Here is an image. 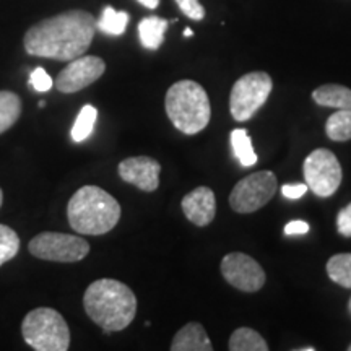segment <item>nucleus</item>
<instances>
[{"label":"nucleus","mask_w":351,"mask_h":351,"mask_svg":"<svg viewBox=\"0 0 351 351\" xmlns=\"http://www.w3.org/2000/svg\"><path fill=\"white\" fill-rule=\"evenodd\" d=\"M2 202H3V192L2 189H0V207H2Z\"/></svg>","instance_id":"32"},{"label":"nucleus","mask_w":351,"mask_h":351,"mask_svg":"<svg viewBox=\"0 0 351 351\" xmlns=\"http://www.w3.org/2000/svg\"><path fill=\"white\" fill-rule=\"evenodd\" d=\"M181 207L189 221L199 228H205L213 221L217 215V199L212 189L200 186L184 195Z\"/></svg>","instance_id":"13"},{"label":"nucleus","mask_w":351,"mask_h":351,"mask_svg":"<svg viewBox=\"0 0 351 351\" xmlns=\"http://www.w3.org/2000/svg\"><path fill=\"white\" fill-rule=\"evenodd\" d=\"M231 147L243 166H254L257 163V155L254 152L252 140L245 129H236L231 132Z\"/></svg>","instance_id":"22"},{"label":"nucleus","mask_w":351,"mask_h":351,"mask_svg":"<svg viewBox=\"0 0 351 351\" xmlns=\"http://www.w3.org/2000/svg\"><path fill=\"white\" fill-rule=\"evenodd\" d=\"M276 192V176L271 171H258L236 184L230 194V205L236 213H254L265 207Z\"/></svg>","instance_id":"9"},{"label":"nucleus","mask_w":351,"mask_h":351,"mask_svg":"<svg viewBox=\"0 0 351 351\" xmlns=\"http://www.w3.org/2000/svg\"><path fill=\"white\" fill-rule=\"evenodd\" d=\"M309 231V225L302 219H295V221H289L285 226V234L287 236H298V234H306Z\"/></svg>","instance_id":"29"},{"label":"nucleus","mask_w":351,"mask_h":351,"mask_svg":"<svg viewBox=\"0 0 351 351\" xmlns=\"http://www.w3.org/2000/svg\"><path fill=\"white\" fill-rule=\"evenodd\" d=\"M165 108L173 125L186 135L199 134L212 117L207 91L194 80L176 82L166 93Z\"/></svg>","instance_id":"4"},{"label":"nucleus","mask_w":351,"mask_h":351,"mask_svg":"<svg viewBox=\"0 0 351 351\" xmlns=\"http://www.w3.org/2000/svg\"><path fill=\"white\" fill-rule=\"evenodd\" d=\"M85 313L104 332L124 330L137 314V298L125 283L112 278L96 280L83 296Z\"/></svg>","instance_id":"2"},{"label":"nucleus","mask_w":351,"mask_h":351,"mask_svg":"<svg viewBox=\"0 0 351 351\" xmlns=\"http://www.w3.org/2000/svg\"><path fill=\"white\" fill-rule=\"evenodd\" d=\"M313 99L319 106L350 109L351 111V90L343 85L328 83V85L319 86L317 90L313 91Z\"/></svg>","instance_id":"15"},{"label":"nucleus","mask_w":351,"mask_h":351,"mask_svg":"<svg viewBox=\"0 0 351 351\" xmlns=\"http://www.w3.org/2000/svg\"><path fill=\"white\" fill-rule=\"evenodd\" d=\"M161 165L150 156L125 158L119 163L122 181L138 187L143 192H153L160 186Z\"/></svg>","instance_id":"12"},{"label":"nucleus","mask_w":351,"mask_h":351,"mask_svg":"<svg viewBox=\"0 0 351 351\" xmlns=\"http://www.w3.org/2000/svg\"><path fill=\"white\" fill-rule=\"evenodd\" d=\"M20 251V238L10 226L0 225V267L12 261Z\"/></svg>","instance_id":"24"},{"label":"nucleus","mask_w":351,"mask_h":351,"mask_svg":"<svg viewBox=\"0 0 351 351\" xmlns=\"http://www.w3.org/2000/svg\"><path fill=\"white\" fill-rule=\"evenodd\" d=\"M127 25H129V13L117 12L109 5L104 8L101 19L96 21V28L99 32L111 34V36H121V34H124Z\"/></svg>","instance_id":"21"},{"label":"nucleus","mask_w":351,"mask_h":351,"mask_svg":"<svg viewBox=\"0 0 351 351\" xmlns=\"http://www.w3.org/2000/svg\"><path fill=\"white\" fill-rule=\"evenodd\" d=\"M307 184H285L282 187V194L283 197H287V199H291V200H296V199H301L302 195L307 192Z\"/></svg>","instance_id":"28"},{"label":"nucleus","mask_w":351,"mask_h":351,"mask_svg":"<svg viewBox=\"0 0 351 351\" xmlns=\"http://www.w3.org/2000/svg\"><path fill=\"white\" fill-rule=\"evenodd\" d=\"M96 119H98V109L91 106V104L83 106L82 111L78 112L75 124L72 127V132H70L73 142H83V140L90 137L93 134Z\"/></svg>","instance_id":"23"},{"label":"nucleus","mask_w":351,"mask_h":351,"mask_svg":"<svg viewBox=\"0 0 351 351\" xmlns=\"http://www.w3.org/2000/svg\"><path fill=\"white\" fill-rule=\"evenodd\" d=\"M28 249L34 257L43 261L73 263L83 261L88 256L90 244L80 236L46 231L34 236L29 241Z\"/></svg>","instance_id":"8"},{"label":"nucleus","mask_w":351,"mask_h":351,"mask_svg":"<svg viewBox=\"0 0 351 351\" xmlns=\"http://www.w3.org/2000/svg\"><path fill=\"white\" fill-rule=\"evenodd\" d=\"M348 309H350V314H351V298H350V302H348Z\"/></svg>","instance_id":"33"},{"label":"nucleus","mask_w":351,"mask_h":351,"mask_svg":"<svg viewBox=\"0 0 351 351\" xmlns=\"http://www.w3.org/2000/svg\"><path fill=\"white\" fill-rule=\"evenodd\" d=\"M221 275L231 287L244 293H256L265 285V271L256 258L243 252H231L223 257Z\"/></svg>","instance_id":"10"},{"label":"nucleus","mask_w":351,"mask_h":351,"mask_svg":"<svg viewBox=\"0 0 351 351\" xmlns=\"http://www.w3.org/2000/svg\"><path fill=\"white\" fill-rule=\"evenodd\" d=\"M67 218L78 234L101 236L119 223L121 205L104 189L83 186L69 200Z\"/></svg>","instance_id":"3"},{"label":"nucleus","mask_w":351,"mask_h":351,"mask_svg":"<svg viewBox=\"0 0 351 351\" xmlns=\"http://www.w3.org/2000/svg\"><path fill=\"white\" fill-rule=\"evenodd\" d=\"M21 114V99L12 91H0V134L12 129Z\"/></svg>","instance_id":"18"},{"label":"nucleus","mask_w":351,"mask_h":351,"mask_svg":"<svg viewBox=\"0 0 351 351\" xmlns=\"http://www.w3.org/2000/svg\"><path fill=\"white\" fill-rule=\"evenodd\" d=\"M337 228H339V232L341 236L351 238V204L340 210L339 217H337Z\"/></svg>","instance_id":"27"},{"label":"nucleus","mask_w":351,"mask_h":351,"mask_svg":"<svg viewBox=\"0 0 351 351\" xmlns=\"http://www.w3.org/2000/svg\"><path fill=\"white\" fill-rule=\"evenodd\" d=\"M176 3L181 8L184 15L189 16L191 20L200 21L205 19V8L202 7L199 0H176Z\"/></svg>","instance_id":"26"},{"label":"nucleus","mask_w":351,"mask_h":351,"mask_svg":"<svg viewBox=\"0 0 351 351\" xmlns=\"http://www.w3.org/2000/svg\"><path fill=\"white\" fill-rule=\"evenodd\" d=\"M327 275L333 283L351 289V254H335L327 262Z\"/></svg>","instance_id":"19"},{"label":"nucleus","mask_w":351,"mask_h":351,"mask_svg":"<svg viewBox=\"0 0 351 351\" xmlns=\"http://www.w3.org/2000/svg\"><path fill=\"white\" fill-rule=\"evenodd\" d=\"M327 137L333 142H346L351 140V111L340 109L333 112L326 124Z\"/></svg>","instance_id":"20"},{"label":"nucleus","mask_w":351,"mask_h":351,"mask_svg":"<svg viewBox=\"0 0 351 351\" xmlns=\"http://www.w3.org/2000/svg\"><path fill=\"white\" fill-rule=\"evenodd\" d=\"M169 21L160 16H147L138 23V36L140 43L145 49L156 51L165 41V33L168 29Z\"/></svg>","instance_id":"16"},{"label":"nucleus","mask_w":351,"mask_h":351,"mask_svg":"<svg viewBox=\"0 0 351 351\" xmlns=\"http://www.w3.org/2000/svg\"><path fill=\"white\" fill-rule=\"evenodd\" d=\"M21 335L36 351H67L70 330L62 314L52 307H38L25 315Z\"/></svg>","instance_id":"5"},{"label":"nucleus","mask_w":351,"mask_h":351,"mask_svg":"<svg viewBox=\"0 0 351 351\" xmlns=\"http://www.w3.org/2000/svg\"><path fill=\"white\" fill-rule=\"evenodd\" d=\"M348 351H351V345H350V346H348Z\"/></svg>","instance_id":"34"},{"label":"nucleus","mask_w":351,"mask_h":351,"mask_svg":"<svg viewBox=\"0 0 351 351\" xmlns=\"http://www.w3.org/2000/svg\"><path fill=\"white\" fill-rule=\"evenodd\" d=\"M274 90L271 77L265 72L245 73L232 85L230 95V111L238 122L251 121L256 112L267 103Z\"/></svg>","instance_id":"6"},{"label":"nucleus","mask_w":351,"mask_h":351,"mask_svg":"<svg viewBox=\"0 0 351 351\" xmlns=\"http://www.w3.org/2000/svg\"><path fill=\"white\" fill-rule=\"evenodd\" d=\"M228 348L231 351H267L269 345L261 333L249 327H241L232 332Z\"/></svg>","instance_id":"17"},{"label":"nucleus","mask_w":351,"mask_h":351,"mask_svg":"<svg viewBox=\"0 0 351 351\" xmlns=\"http://www.w3.org/2000/svg\"><path fill=\"white\" fill-rule=\"evenodd\" d=\"M140 5L150 8V10H155V8L160 5V0H137Z\"/></svg>","instance_id":"30"},{"label":"nucleus","mask_w":351,"mask_h":351,"mask_svg":"<svg viewBox=\"0 0 351 351\" xmlns=\"http://www.w3.org/2000/svg\"><path fill=\"white\" fill-rule=\"evenodd\" d=\"M307 187L320 199L332 197L339 191L343 171L339 158L327 148H317L309 153L302 165Z\"/></svg>","instance_id":"7"},{"label":"nucleus","mask_w":351,"mask_h":351,"mask_svg":"<svg viewBox=\"0 0 351 351\" xmlns=\"http://www.w3.org/2000/svg\"><path fill=\"white\" fill-rule=\"evenodd\" d=\"M104 72H106V64L101 57L80 56L70 60L67 67L57 75L54 85L60 93H77L103 77Z\"/></svg>","instance_id":"11"},{"label":"nucleus","mask_w":351,"mask_h":351,"mask_svg":"<svg viewBox=\"0 0 351 351\" xmlns=\"http://www.w3.org/2000/svg\"><path fill=\"white\" fill-rule=\"evenodd\" d=\"M95 32L96 21L90 12L69 10L33 25L25 34V49L29 56L70 62L85 54Z\"/></svg>","instance_id":"1"},{"label":"nucleus","mask_w":351,"mask_h":351,"mask_svg":"<svg viewBox=\"0 0 351 351\" xmlns=\"http://www.w3.org/2000/svg\"><path fill=\"white\" fill-rule=\"evenodd\" d=\"M29 85H32L36 91H39V93H46V91H49L52 85H54V82H52V78L46 70L43 67H36L32 72V75H29Z\"/></svg>","instance_id":"25"},{"label":"nucleus","mask_w":351,"mask_h":351,"mask_svg":"<svg viewBox=\"0 0 351 351\" xmlns=\"http://www.w3.org/2000/svg\"><path fill=\"white\" fill-rule=\"evenodd\" d=\"M184 36L191 38V36H194V33H192L191 28H186V29H184Z\"/></svg>","instance_id":"31"},{"label":"nucleus","mask_w":351,"mask_h":351,"mask_svg":"<svg viewBox=\"0 0 351 351\" xmlns=\"http://www.w3.org/2000/svg\"><path fill=\"white\" fill-rule=\"evenodd\" d=\"M173 351H212L213 345L202 324L189 322L171 341Z\"/></svg>","instance_id":"14"}]
</instances>
